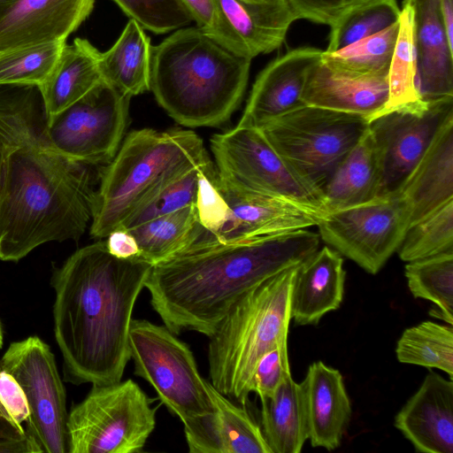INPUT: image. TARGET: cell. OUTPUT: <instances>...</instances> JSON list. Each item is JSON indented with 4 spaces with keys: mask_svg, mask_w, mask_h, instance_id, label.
<instances>
[{
    "mask_svg": "<svg viewBox=\"0 0 453 453\" xmlns=\"http://www.w3.org/2000/svg\"><path fill=\"white\" fill-rule=\"evenodd\" d=\"M399 31V20L387 29L334 52L323 50L331 69L360 76H388Z\"/></svg>",
    "mask_w": 453,
    "mask_h": 453,
    "instance_id": "32",
    "label": "cell"
},
{
    "mask_svg": "<svg viewBox=\"0 0 453 453\" xmlns=\"http://www.w3.org/2000/svg\"><path fill=\"white\" fill-rule=\"evenodd\" d=\"M298 265L244 293L208 337L210 382L242 406L248 402L250 381L258 359L287 342L291 289Z\"/></svg>",
    "mask_w": 453,
    "mask_h": 453,
    "instance_id": "6",
    "label": "cell"
},
{
    "mask_svg": "<svg viewBox=\"0 0 453 453\" xmlns=\"http://www.w3.org/2000/svg\"><path fill=\"white\" fill-rule=\"evenodd\" d=\"M0 367L26 395L30 415L25 429L42 452L67 453L66 394L49 345L38 336L14 342L0 359Z\"/></svg>",
    "mask_w": 453,
    "mask_h": 453,
    "instance_id": "11",
    "label": "cell"
},
{
    "mask_svg": "<svg viewBox=\"0 0 453 453\" xmlns=\"http://www.w3.org/2000/svg\"><path fill=\"white\" fill-rule=\"evenodd\" d=\"M261 404L260 427L272 453H299L309 439L301 384L288 373Z\"/></svg>",
    "mask_w": 453,
    "mask_h": 453,
    "instance_id": "29",
    "label": "cell"
},
{
    "mask_svg": "<svg viewBox=\"0 0 453 453\" xmlns=\"http://www.w3.org/2000/svg\"><path fill=\"white\" fill-rule=\"evenodd\" d=\"M345 276L342 257L329 246L301 263L291 289V319L300 326L317 325L326 313L337 310L343 298Z\"/></svg>",
    "mask_w": 453,
    "mask_h": 453,
    "instance_id": "24",
    "label": "cell"
},
{
    "mask_svg": "<svg viewBox=\"0 0 453 453\" xmlns=\"http://www.w3.org/2000/svg\"><path fill=\"white\" fill-rule=\"evenodd\" d=\"M3 343H4L3 332H2V328H1V325H0V349L3 347Z\"/></svg>",
    "mask_w": 453,
    "mask_h": 453,
    "instance_id": "49",
    "label": "cell"
},
{
    "mask_svg": "<svg viewBox=\"0 0 453 453\" xmlns=\"http://www.w3.org/2000/svg\"><path fill=\"white\" fill-rule=\"evenodd\" d=\"M395 354L400 363L436 368L452 380V326L427 320L406 328L396 342Z\"/></svg>",
    "mask_w": 453,
    "mask_h": 453,
    "instance_id": "31",
    "label": "cell"
},
{
    "mask_svg": "<svg viewBox=\"0 0 453 453\" xmlns=\"http://www.w3.org/2000/svg\"><path fill=\"white\" fill-rule=\"evenodd\" d=\"M215 182L225 203L222 220L210 232L201 226L199 234L186 250L309 228L324 217L299 204L232 186L218 171Z\"/></svg>",
    "mask_w": 453,
    "mask_h": 453,
    "instance_id": "15",
    "label": "cell"
},
{
    "mask_svg": "<svg viewBox=\"0 0 453 453\" xmlns=\"http://www.w3.org/2000/svg\"><path fill=\"white\" fill-rule=\"evenodd\" d=\"M65 43L31 44L0 51V86H40L52 71Z\"/></svg>",
    "mask_w": 453,
    "mask_h": 453,
    "instance_id": "36",
    "label": "cell"
},
{
    "mask_svg": "<svg viewBox=\"0 0 453 453\" xmlns=\"http://www.w3.org/2000/svg\"><path fill=\"white\" fill-rule=\"evenodd\" d=\"M211 149L219 177L230 185L326 215L322 193L288 165L260 129L236 126L214 134Z\"/></svg>",
    "mask_w": 453,
    "mask_h": 453,
    "instance_id": "10",
    "label": "cell"
},
{
    "mask_svg": "<svg viewBox=\"0 0 453 453\" xmlns=\"http://www.w3.org/2000/svg\"><path fill=\"white\" fill-rule=\"evenodd\" d=\"M397 251L407 263L453 252V200L409 227Z\"/></svg>",
    "mask_w": 453,
    "mask_h": 453,
    "instance_id": "37",
    "label": "cell"
},
{
    "mask_svg": "<svg viewBox=\"0 0 453 453\" xmlns=\"http://www.w3.org/2000/svg\"><path fill=\"white\" fill-rule=\"evenodd\" d=\"M319 243V234L304 228L190 248L153 265L144 287L170 331L209 337L244 293L300 265Z\"/></svg>",
    "mask_w": 453,
    "mask_h": 453,
    "instance_id": "3",
    "label": "cell"
},
{
    "mask_svg": "<svg viewBox=\"0 0 453 453\" xmlns=\"http://www.w3.org/2000/svg\"><path fill=\"white\" fill-rule=\"evenodd\" d=\"M129 99L102 81L80 100L47 118L49 139L77 161L92 165L109 163L126 128Z\"/></svg>",
    "mask_w": 453,
    "mask_h": 453,
    "instance_id": "14",
    "label": "cell"
},
{
    "mask_svg": "<svg viewBox=\"0 0 453 453\" xmlns=\"http://www.w3.org/2000/svg\"><path fill=\"white\" fill-rule=\"evenodd\" d=\"M409 226V208L400 193L327 212L317 225L320 239L372 274L397 250Z\"/></svg>",
    "mask_w": 453,
    "mask_h": 453,
    "instance_id": "12",
    "label": "cell"
},
{
    "mask_svg": "<svg viewBox=\"0 0 453 453\" xmlns=\"http://www.w3.org/2000/svg\"><path fill=\"white\" fill-rule=\"evenodd\" d=\"M374 0H346V11ZM345 11V12H346Z\"/></svg>",
    "mask_w": 453,
    "mask_h": 453,
    "instance_id": "47",
    "label": "cell"
},
{
    "mask_svg": "<svg viewBox=\"0 0 453 453\" xmlns=\"http://www.w3.org/2000/svg\"><path fill=\"white\" fill-rule=\"evenodd\" d=\"M298 19L332 27L345 12L346 0H287Z\"/></svg>",
    "mask_w": 453,
    "mask_h": 453,
    "instance_id": "42",
    "label": "cell"
},
{
    "mask_svg": "<svg viewBox=\"0 0 453 453\" xmlns=\"http://www.w3.org/2000/svg\"><path fill=\"white\" fill-rule=\"evenodd\" d=\"M0 409L3 420L19 434L27 431L23 424L27 423L30 411L26 395L8 372L0 370Z\"/></svg>",
    "mask_w": 453,
    "mask_h": 453,
    "instance_id": "41",
    "label": "cell"
},
{
    "mask_svg": "<svg viewBox=\"0 0 453 453\" xmlns=\"http://www.w3.org/2000/svg\"><path fill=\"white\" fill-rule=\"evenodd\" d=\"M129 353L134 373L182 422L213 411L208 381L200 375L192 351L166 326L132 319Z\"/></svg>",
    "mask_w": 453,
    "mask_h": 453,
    "instance_id": "9",
    "label": "cell"
},
{
    "mask_svg": "<svg viewBox=\"0 0 453 453\" xmlns=\"http://www.w3.org/2000/svg\"><path fill=\"white\" fill-rule=\"evenodd\" d=\"M100 51L87 39L75 38L65 44L52 71L38 86L46 117L74 104L102 81Z\"/></svg>",
    "mask_w": 453,
    "mask_h": 453,
    "instance_id": "26",
    "label": "cell"
},
{
    "mask_svg": "<svg viewBox=\"0 0 453 453\" xmlns=\"http://www.w3.org/2000/svg\"><path fill=\"white\" fill-rule=\"evenodd\" d=\"M0 453H42L33 437L22 434L7 424H0Z\"/></svg>",
    "mask_w": 453,
    "mask_h": 453,
    "instance_id": "44",
    "label": "cell"
},
{
    "mask_svg": "<svg viewBox=\"0 0 453 453\" xmlns=\"http://www.w3.org/2000/svg\"><path fill=\"white\" fill-rule=\"evenodd\" d=\"M302 100L306 105L356 114L370 121L388 106V76L344 73L320 59L308 73Z\"/></svg>",
    "mask_w": 453,
    "mask_h": 453,
    "instance_id": "22",
    "label": "cell"
},
{
    "mask_svg": "<svg viewBox=\"0 0 453 453\" xmlns=\"http://www.w3.org/2000/svg\"><path fill=\"white\" fill-rule=\"evenodd\" d=\"M151 46L143 28L130 19L115 43L100 52L103 81L129 97L150 90Z\"/></svg>",
    "mask_w": 453,
    "mask_h": 453,
    "instance_id": "28",
    "label": "cell"
},
{
    "mask_svg": "<svg viewBox=\"0 0 453 453\" xmlns=\"http://www.w3.org/2000/svg\"><path fill=\"white\" fill-rule=\"evenodd\" d=\"M244 1L253 2V3H262V2H266L269 0H244Z\"/></svg>",
    "mask_w": 453,
    "mask_h": 453,
    "instance_id": "50",
    "label": "cell"
},
{
    "mask_svg": "<svg viewBox=\"0 0 453 453\" xmlns=\"http://www.w3.org/2000/svg\"><path fill=\"white\" fill-rule=\"evenodd\" d=\"M453 120V97L386 111L369 121L380 182L378 196L399 193L441 129Z\"/></svg>",
    "mask_w": 453,
    "mask_h": 453,
    "instance_id": "13",
    "label": "cell"
},
{
    "mask_svg": "<svg viewBox=\"0 0 453 453\" xmlns=\"http://www.w3.org/2000/svg\"><path fill=\"white\" fill-rule=\"evenodd\" d=\"M151 266L140 257L119 258L105 242H97L77 250L55 270L54 335L68 380H121L130 359L133 309Z\"/></svg>",
    "mask_w": 453,
    "mask_h": 453,
    "instance_id": "2",
    "label": "cell"
},
{
    "mask_svg": "<svg viewBox=\"0 0 453 453\" xmlns=\"http://www.w3.org/2000/svg\"><path fill=\"white\" fill-rule=\"evenodd\" d=\"M156 425L151 399L133 380L92 385L68 413V453H137Z\"/></svg>",
    "mask_w": 453,
    "mask_h": 453,
    "instance_id": "8",
    "label": "cell"
},
{
    "mask_svg": "<svg viewBox=\"0 0 453 453\" xmlns=\"http://www.w3.org/2000/svg\"><path fill=\"white\" fill-rule=\"evenodd\" d=\"M200 229L195 203L126 230L134 238L140 257L153 265L186 250Z\"/></svg>",
    "mask_w": 453,
    "mask_h": 453,
    "instance_id": "30",
    "label": "cell"
},
{
    "mask_svg": "<svg viewBox=\"0 0 453 453\" xmlns=\"http://www.w3.org/2000/svg\"><path fill=\"white\" fill-rule=\"evenodd\" d=\"M95 0H17L0 13V51L65 42L89 16Z\"/></svg>",
    "mask_w": 453,
    "mask_h": 453,
    "instance_id": "18",
    "label": "cell"
},
{
    "mask_svg": "<svg viewBox=\"0 0 453 453\" xmlns=\"http://www.w3.org/2000/svg\"><path fill=\"white\" fill-rule=\"evenodd\" d=\"M203 165L191 169L160 188L138 207L119 228L130 229L150 219L196 203L199 173Z\"/></svg>",
    "mask_w": 453,
    "mask_h": 453,
    "instance_id": "38",
    "label": "cell"
},
{
    "mask_svg": "<svg viewBox=\"0 0 453 453\" xmlns=\"http://www.w3.org/2000/svg\"><path fill=\"white\" fill-rule=\"evenodd\" d=\"M302 386L308 434L312 447L333 450L341 445L351 404L341 372L321 361L312 363Z\"/></svg>",
    "mask_w": 453,
    "mask_h": 453,
    "instance_id": "23",
    "label": "cell"
},
{
    "mask_svg": "<svg viewBox=\"0 0 453 453\" xmlns=\"http://www.w3.org/2000/svg\"><path fill=\"white\" fill-rule=\"evenodd\" d=\"M108 250L119 258L140 257L138 245L133 235L126 229L111 232L105 241Z\"/></svg>",
    "mask_w": 453,
    "mask_h": 453,
    "instance_id": "45",
    "label": "cell"
},
{
    "mask_svg": "<svg viewBox=\"0 0 453 453\" xmlns=\"http://www.w3.org/2000/svg\"><path fill=\"white\" fill-rule=\"evenodd\" d=\"M36 86H0V260L77 241L91 222L94 166L61 153Z\"/></svg>",
    "mask_w": 453,
    "mask_h": 453,
    "instance_id": "1",
    "label": "cell"
},
{
    "mask_svg": "<svg viewBox=\"0 0 453 453\" xmlns=\"http://www.w3.org/2000/svg\"><path fill=\"white\" fill-rule=\"evenodd\" d=\"M197 27L213 37L217 27L215 0H180Z\"/></svg>",
    "mask_w": 453,
    "mask_h": 453,
    "instance_id": "43",
    "label": "cell"
},
{
    "mask_svg": "<svg viewBox=\"0 0 453 453\" xmlns=\"http://www.w3.org/2000/svg\"><path fill=\"white\" fill-rule=\"evenodd\" d=\"M416 451L453 452V382L429 371L394 423Z\"/></svg>",
    "mask_w": 453,
    "mask_h": 453,
    "instance_id": "19",
    "label": "cell"
},
{
    "mask_svg": "<svg viewBox=\"0 0 453 453\" xmlns=\"http://www.w3.org/2000/svg\"><path fill=\"white\" fill-rule=\"evenodd\" d=\"M250 64L203 29L182 27L151 46L150 90L178 123L217 127L239 106Z\"/></svg>",
    "mask_w": 453,
    "mask_h": 453,
    "instance_id": "4",
    "label": "cell"
},
{
    "mask_svg": "<svg viewBox=\"0 0 453 453\" xmlns=\"http://www.w3.org/2000/svg\"><path fill=\"white\" fill-rule=\"evenodd\" d=\"M368 126L363 116L305 104L260 131L288 165L322 193L337 165L365 134Z\"/></svg>",
    "mask_w": 453,
    "mask_h": 453,
    "instance_id": "7",
    "label": "cell"
},
{
    "mask_svg": "<svg viewBox=\"0 0 453 453\" xmlns=\"http://www.w3.org/2000/svg\"><path fill=\"white\" fill-rule=\"evenodd\" d=\"M380 182L378 152L368 129L340 162L322 189L326 213L375 199Z\"/></svg>",
    "mask_w": 453,
    "mask_h": 453,
    "instance_id": "27",
    "label": "cell"
},
{
    "mask_svg": "<svg viewBox=\"0 0 453 453\" xmlns=\"http://www.w3.org/2000/svg\"><path fill=\"white\" fill-rule=\"evenodd\" d=\"M215 3L217 27L212 38L230 51L250 59L280 47L288 28L298 19L287 0Z\"/></svg>",
    "mask_w": 453,
    "mask_h": 453,
    "instance_id": "16",
    "label": "cell"
},
{
    "mask_svg": "<svg viewBox=\"0 0 453 453\" xmlns=\"http://www.w3.org/2000/svg\"><path fill=\"white\" fill-rule=\"evenodd\" d=\"M208 389L213 411L183 422L191 453H272L261 427L244 406H237L214 388Z\"/></svg>",
    "mask_w": 453,
    "mask_h": 453,
    "instance_id": "20",
    "label": "cell"
},
{
    "mask_svg": "<svg viewBox=\"0 0 453 453\" xmlns=\"http://www.w3.org/2000/svg\"><path fill=\"white\" fill-rule=\"evenodd\" d=\"M287 347V342L280 343L258 359L249 390L250 393H256L260 400L273 396L286 376L291 372Z\"/></svg>",
    "mask_w": 453,
    "mask_h": 453,
    "instance_id": "40",
    "label": "cell"
},
{
    "mask_svg": "<svg viewBox=\"0 0 453 453\" xmlns=\"http://www.w3.org/2000/svg\"><path fill=\"white\" fill-rule=\"evenodd\" d=\"M0 370H1V367H0ZM0 422L2 423H5L4 420H3V418H2V412H1V409H0ZM6 424V423H5ZM8 425V424H7Z\"/></svg>",
    "mask_w": 453,
    "mask_h": 453,
    "instance_id": "51",
    "label": "cell"
},
{
    "mask_svg": "<svg viewBox=\"0 0 453 453\" xmlns=\"http://www.w3.org/2000/svg\"><path fill=\"white\" fill-rule=\"evenodd\" d=\"M413 10L416 88L426 103L453 97V42L438 0H404Z\"/></svg>",
    "mask_w": 453,
    "mask_h": 453,
    "instance_id": "21",
    "label": "cell"
},
{
    "mask_svg": "<svg viewBox=\"0 0 453 453\" xmlns=\"http://www.w3.org/2000/svg\"><path fill=\"white\" fill-rule=\"evenodd\" d=\"M401 9L396 0H374L347 10L332 26L326 52H334L395 24Z\"/></svg>",
    "mask_w": 453,
    "mask_h": 453,
    "instance_id": "35",
    "label": "cell"
},
{
    "mask_svg": "<svg viewBox=\"0 0 453 453\" xmlns=\"http://www.w3.org/2000/svg\"><path fill=\"white\" fill-rule=\"evenodd\" d=\"M415 225L453 200V120L441 129L401 191Z\"/></svg>",
    "mask_w": 453,
    "mask_h": 453,
    "instance_id": "25",
    "label": "cell"
},
{
    "mask_svg": "<svg viewBox=\"0 0 453 453\" xmlns=\"http://www.w3.org/2000/svg\"><path fill=\"white\" fill-rule=\"evenodd\" d=\"M438 2L447 35L453 42V0H438Z\"/></svg>",
    "mask_w": 453,
    "mask_h": 453,
    "instance_id": "46",
    "label": "cell"
},
{
    "mask_svg": "<svg viewBox=\"0 0 453 453\" xmlns=\"http://www.w3.org/2000/svg\"><path fill=\"white\" fill-rule=\"evenodd\" d=\"M130 19L155 34L188 26L192 18L180 0H113Z\"/></svg>",
    "mask_w": 453,
    "mask_h": 453,
    "instance_id": "39",
    "label": "cell"
},
{
    "mask_svg": "<svg viewBox=\"0 0 453 453\" xmlns=\"http://www.w3.org/2000/svg\"><path fill=\"white\" fill-rule=\"evenodd\" d=\"M402 4L398 35L388 73V103L384 111L423 102L416 88L413 10L404 0Z\"/></svg>",
    "mask_w": 453,
    "mask_h": 453,
    "instance_id": "34",
    "label": "cell"
},
{
    "mask_svg": "<svg viewBox=\"0 0 453 453\" xmlns=\"http://www.w3.org/2000/svg\"><path fill=\"white\" fill-rule=\"evenodd\" d=\"M404 274L415 298L433 302L430 315L453 325V252L408 262Z\"/></svg>",
    "mask_w": 453,
    "mask_h": 453,
    "instance_id": "33",
    "label": "cell"
},
{
    "mask_svg": "<svg viewBox=\"0 0 453 453\" xmlns=\"http://www.w3.org/2000/svg\"><path fill=\"white\" fill-rule=\"evenodd\" d=\"M17 0H0V13L4 12L7 8H9Z\"/></svg>",
    "mask_w": 453,
    "mask_h": 453,
    "instance_id": "48",
    "label": "cell"
},
{
    "mask_svg": "<svg viewBox=\"0 0 453 453\" xmlns=\"http://www.w3.org/2000/svg\"><path fill=\"white\" fill-rule=\"evenodd\" d=\"M0 424H4V423H1V422H0Z\"/></svg>",
    "mask_w": 453,
    "mask_h": 453,
    "instance_id": "52",
    "label": "cell"
},
{
    "mask_svg": "<svg viewBox=\"0 0 453 453\" xmlns=\"http://www.w3.org/2000/svg\"><path fill=\"white\" fill-rule=\"evenodd\" d=\"M210 160L202 139L191 130L130 133L100 173L91 236L107 237L160 188Z\"/></svg>",
    "mask_w": 453,
    "mask_h": 453,
    "instance_id": "5",
    "label": "cell"
},
{
    "mask_svg": "<svg viewBox=\"0 0 453 453\" xmlns=\"http://www.w3.org/2000/svg\"><path fill=\"white\" fill-rule=\"evenodd\" d=\"M322 52L300 47L270 62L257 77L237 126L260 129L305 105L302 100L305 81Z\"/></svg>",
    "mask_w": 453,
    "mask_h": 453,
    "instance_id": "17",
    "label": "cell"
}]
</instances>
